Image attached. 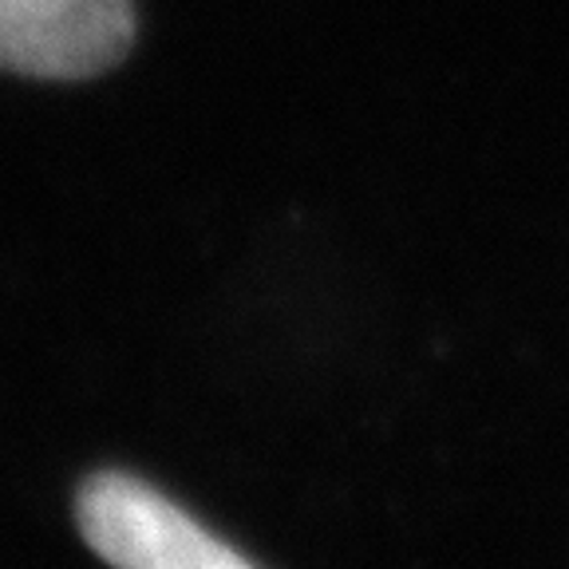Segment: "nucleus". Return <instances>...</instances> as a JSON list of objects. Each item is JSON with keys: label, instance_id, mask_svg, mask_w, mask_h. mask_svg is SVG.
Wrapping results in <instances>:
<instances>
[{"label": "nucleus", "instance_id": "obj_1", "mask_svg": "<svg viewBox=\"0 0 569 569\" xmlns=\"http://www.w3.org/2000/svg\"><path fill=\"white\" fill-rule=\"evenodd\" d=\"M76 518L88 546L111 569H258L131 475L103 471L83 482Z\"/></svg>", "mask_w": 569, "mask_h": 569}, {"label": "nucleus", "instance_id": "obj_2", "mask_svg": "<svg viewBox=\"0 0 569 569\" xmlns=\"http://www.w3.org/2000/svg\"><path fill=\"white\" fill-rule=\"evenodd\" d=\"M131 40V0H0V68L28 80H88Z\"/></svg>", "mask_w": 569, "mask_h": 569}]
</instances>
